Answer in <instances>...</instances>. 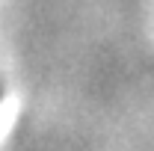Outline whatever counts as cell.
<instances>
[{
	"label": "cell",
	"mask_w": 154,
	"mask_h": 151,
	"mask_svg": "<svg viewBox=\"0 0 154 151\" xmlns=\"http://www.w3.org/2000/svg\"><path fill=\"white\" fill-rule=\"evenodd\" d=\"M0 98H3V89H0Z\"/></svg>",
	"instance_id": "6da1fadb"
}]
</instances>
